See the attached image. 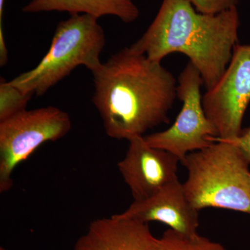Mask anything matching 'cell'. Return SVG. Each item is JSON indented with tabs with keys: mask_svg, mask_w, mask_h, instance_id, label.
Here are the masks:
<instances>
[{
	"mask_svg": "<svg viewBox=\"0 0 250 250\" xmlns=\"http://www.w3.org/2000/svg\"><path fill=\"white\" fill-rule=\"evenodd\" d=\"M91 73L92 102L109 137L129 141L168 123L177 98V82L161 62L129 47L111 55Z\"/></svg>",
	"mask_w": 250,
	"mask_h": 250,
	"instance_id": "cell-1",
	"label": "cell"
},
{
	"mask_svg": "<svg viewBox=\"0 0 250 250\" xmlns=\"http://www.w3.org/2000/svg\"><path fill=\"white\" fill-rule=\"evenodd\" d=\"M239 26L237 7L204 14L187 0H163L152 24L129 48L156 62L174 52L184 54L200 72L208 90L231 61Z\"/></svg>",
	"mask_w": 250,
	"mask_h": 250,
	"instance_id": "cell-2",
	"label": "cell"
},
{
	"mask_svg": "<svg viewBox=\"0 0 250 250\" xmlns=\"http://www.w3.org/2000/svg\"><path fill=\"white\" fill-rule=\"evenodd\" d=\"M210 141L182 162L188 172L183 184L188 200L198 210L223 208L250 215V163L232 143Z\"/></svg>",
	"mask_w": 250,
	"mask_h": 250,
	"instance_id": "cell-3",
	"label": "cell"
},
{
	"mask_svg": "<svg viewBox=\"0 0 250 250\" xmlns=\"http://www.w3.org/2000/svg\"><path fill=\"white\" fill-rule=\"evenodd\" d=\"M98 20L90 15L74 14L59 22L48 52L39 63L10 82L24 93L42 96L77 67L83 65L91 72L98 69L106 43Z\"/></svg>",
	"mask_w": 250,
	"mask_h": 250,
	"instance_id": "cell-4",
	"label": "cell"
},
{
	"mask_svg": "<svg viewBox=\"0 0 250 250\" xmlns=\"http://www.w3.org/2000/svg\"><path fill=\"white\" fill-rule=\"evenodd\" d=\"M66 112L54 106L25 110L0 121V192L14 184L15 169L44 143L62 139L71 130Z\"/></svg>",
	"mask_w": 250,
	"mask_h": 250,
	"instance_id": "cell-5",
	"label": "cell"
},
{
	"mask_svg": "<svg viewBox=\"0 0 250 250\" xmlns=\"http://www.w3.org/2000/svg\"><path fill=\"white\" fill-rule=\"evenodd\" d=\"M203 83L200 72L189 62L177 82V98L183 105L176 121L168 129L144 136L149 146L171 153L181 163L190 153L212 144L211 138L218 137L202 106Z\"/></svg>",
	"mask_w": 250,
	"mask_h": 250,
	"instance_id": "cell-6",
	"label": "cell"
},
{
	"mask_svg": "<svg viewBox=\"0 0 250 250\" xmlns=\"http://www.w3.org/2000/svg\"><path fill=\"white\" fill-rule=\"evenodd\" d=\"M250 103V45L237 44L228 67L202 97L206 116L218 131L216 139L231 140L242 132Z\"/></svg>",
	"mask_w": 250,
	"mask_h": 250,
	"instance_id": "cell-7",
	"label": "cell"
},
{
	"mask_svg": "<svg viewBox=\"0 0 250 250\" xmlns=\"http://www.w3.org/2000/svg\"><path fill=\"white\" fill-rule=\"evenodd\" d=\"M125 157L118 168L134 201H141L178 179V158L149 146L144 136L130 140Z\"/></svg>",
	"mask_w": 250,
	"mask_h": 250,
	"instance_id": "cell-8",
	"label": "cell"
},
{
	"mask_svg": "<svg viewBox=\"0 0 250 250\" xmlns=\"http://www.w3.org/2000/svg\"><path fill=\"white\" fill-rule=\"evenodd\" d=\"M199 211L188 200L179 179L141 201H134L124 211L116 214L143 223L159 222L176 232L188 236L198 234Z\"/></svg>",
	"mask_w": 250,
	"mask_h": 250,
	"instance_id": "cell-9",
	"label": "cell"
},
{
	"mask_svg": "<svg viewBox=\"0 0 250 250\" xmlns=\"http://www.w3.org/2000/svg\"><path fill=\"white\" fill-rule=\"evenodd\" d=\"M157 241L148 224L115 214L92 222L75 250H154Z\"/></svg>",
	"mask_w": 250,
	"mask_h": 250,
	"instance_id": "cell-10",
	"label": "cell"
},
{
	"mask_svg": "<svg viewBox=\"0 0 250 250\" xmlns=\"http://www.w3.org/2000/svg\"><path fill=\"white\" fill-rule=\"evenodd\" d=\"M24 13L68 12L100 18L116 16L123 22H134L140 12L133 0H31L22 9Z\"/></svg>",
	"mask_w": 250,
	"mask_h": 250,
	"instance_id": "cell-11",
	"label": "cell"
},
{
	"mask_svg": "<svg viewBox=\"0 0 250 250\" xmlns=\"http://www.w3.org/2000/svg\"><path fill=\"white\" fill-rule=\"evenodd\" d=\"M154 250H228L221 243L200 234L188 236L169 229L158 238Z\"/></svg>",
	"mask_w": 250,
	"mask_h": 250,
	"instance_id": "cell-12",
	"label": "cell"
},
{
	"mask_svg": "<svg viewBox=\"0 0 250 250\" xmlns=\"http://www.w3.org/2000/svg\"><path fill=\"white\" fill-rule=\"evenodd\" d=\"M34 94L24 93L4 79L0 81V121H5L27 110Z\"/></svg>",
	"mask_w": 250,
	"mask_h": 250,
	"instance_id": "cell-13",
	"label": "cell"
},
{
	"mask_svg": "<svg viewBox=\"0 0 250 250\" xmlns=\"http://www.w3.org/2000/svg\"><path fill=\"white\" fill-rule=\"evenodd\" d=\"M198 12L204 14H220L237 7L240 0H187Z\"/></svg>",
	"mask_w": 250,
	"mask_h": 250,
	"instance_id": "cell-14",
	"label": "cell"
},
{
	"mask_svg": "<svg viewBox=\"0 0 250 250\" xmlns=\"http://www.w3.org/2000/svg\"><path fill=\"white\" fill-rule=\"evenodd\" d=\"M225 141L232 143L233 144L239 148L240 150L241 151V152L243 153V155L250 164V127L244 130V131L242 130L241 134L236 139L225 140Z\"/></svg>",
	"mask_w": 250,
	"mask_h": 250,
	"instance_id": "cell-15",
	"label": "cell"
},
{
	"mask_svg": "<svg viewBox=\"0 0 250 250\" xmlns=\"http://www.w3.org/2000/svg\"><path fill=\"white\" fill-rule=\"evenodd\" d=\"M0 250H9L5 249L4 248H2V247H1V248H0Z\"/></svg>",
	"mask_w": 250,
	"mask_h": 250,
	"instance_id": "cell-16",
	"label": "cell"
},
{
	"mask_svg": "<svg viewBox=\"0 0 250 250\" xmlns=\"http://www.w3.org/2000/svg\"><path fill=\"white\" fill-rule=\"evenodd\" d=\"M249 179H250V177H249Z\"/></svg>",
	"mask_w": 250,
	"mask_h": 250,
	"instance_id": "cell-17",
	"label": "cell"
}]
</instances>
